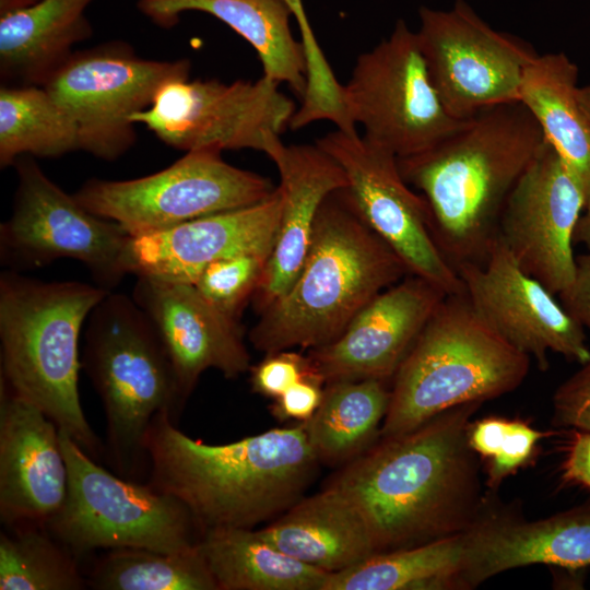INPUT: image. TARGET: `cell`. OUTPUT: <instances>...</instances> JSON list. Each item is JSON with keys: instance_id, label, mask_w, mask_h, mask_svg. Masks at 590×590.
<instances>
[{"instance_id": "cell-1", "label": "cell", "mask_w": 590, "mask_h": 590, "mask_svg": "<svg viewBox=\"0 0 590 590\" xmlns=\"http://www.w3.org/2000/svg\"><path fill=\"white\" fill-rule=\"evenodd\" d=\"M480 405L456 406L381 438L327 483L358 514L376 553L459 534L480 521L477 463L468 440Z\"/></svg>"}, {"instance_id": "cell-2", "label": "cell", "mask_w": 590, "mask_h": 590, "mask_svg": "<svg viewBox=\"0 0 590 590\" xmlns=\"http://www.w3.org/2000/svg\"><path fill=\"white\" fill-rule=\"evenodd\" d=\"M145 448L148 483L179 499L201 534L275 519L303 497L320 464L304 423L211 445L182 433L164 411L153 418Z\"/></svg>"}, {"instance_id": "cell-3", "label": "cell", "mask_w": 590, "mask_h": 590, "mask_svg": "<svg viewBox=\"0 0 590 590\" xmlns=\"http://www.w3.org/2000/svg\"><path fill=\"white\" fill-rule=\"evenodd\" d=\"M543 132L521 102L486 107L432 148L398 158L426 200L435 240L457 269L481 264L506 201L541 149Z\"/></svg>"}, {"instance_id": "cell-4", "label": "cell", "mask_w": 590, "mask_h": 590, "mask_svg": "<svg viewBox=\"0 0 590 590\" xmlns=\"http://www.w3.org/2000/svg\"><path fill=\"white\" fill-rule=\"evenodd\" d=\"M363 221L345 187L322 202L305 261L290 287L248 333L264 354L332 342L374 297L409 275Z\"/></svg>"}, {"instance_id": "cell-5", "label": "cell", "mask_w": 590, "mask_h": 590, "mask_svg": "<svg viewBox=\"0 0 590 590\" xmlns=\"http://www.w3.org/2000/svg\"><path fill=\"white\" fill-rule=\"evenodd\" d=\"M107 293L78 281L45 282L7 269L0 274V380L94 460L105 449L80 401V337Z\"/></svg>"}, {"instance_id": "cell-6", "label": "cell", "mask_w": 590, "mask_h": 590, "mask_svg": "<svg viewBox=\"0 0 590 590\" xmlns=\"http://www.w3.org/2000/svg\"><path fill=\"white\" fill-rule=\"evenodd\" d=\"M106 417L105 456L115 473L141 481L149 474L145 438L153 418L179 415L172 362L163 341L132 296L108 292L92 309L80 355Z\"/></svg>"}, {"instance_id": "cell-7", "label": "cell", "mask_w": 590, "mask_h": 590, "mask_svg": "<svg viewBox=\"0 0 590 590\" xmlns=\"http://www.w3.org/2000/svg\"><path fill=\"white\" fill-rule=\"evenodd\" d=\"M530 357L495 332L464 293L447 295L392 378L379 435L411 432L440 413L517 389Z\"/></svg>"}, {"instance_id": "cell-8", "label": "cell", "mask_w": 590, "mask_h": 590, "mask_svg": "<svg viewBox=\"0 0 590 590\" xmlns=\"http://www.w3.org/2000/svg\"><path fill=\"white\" fill-rule=\"evenodd\" d=\"M59 437L68 492L45 527L75 557L97 548L173 553L198 545L201 532L179 499L109 472L60 429Z\"/></svg>"}, {"instance_id": "cell-9", "label": "cell", "mask_w": 590, "mask_h": 590, "mask_svg": "<svg viewBox=\"0 0 590 590\" xmlns=\"http://www.w3.org/2000/svg\"><path fill=\"white\" fill-rule=\"evenodd\" d=\"M12 212L0 225V260L23 272L67 258L83 263L94 283L110 292L133 274L132 236L118 223L86 210L31 157L14 163Z\"/></svg>"}, {"instance_id": "cell-10", "label": "cell", "mask_w": 590, "mask_h": 590, "mask_svg": "<svg viewBox=\"0 0 590 590\" xmlns=\"http://www.w3.org/2000/svg\"><path fill=\"white\" fill-rule=\"evenodd\" d=\"M342 104L347 122L398 158L421 153L465 120L449 114L430 79L417 33L399 20L389 35L361 54Z\"/></svg>"}, {"instance_id": "cell-11", "label": "cell", "mask_w": 590, "mask_h": 590, "mask_svg": "<svg viewBox=\"0 0 590 590\" xmlns=\"http://www.w3.org/2000/svg\"><path fill=\"white\" fill-rule=\"evenodd\" d=\"M221 152L189 151L167 168L135 179H90L73 196L135 237L249 206L275 191L269 178L228 164Z\"/></svg>"}, {"instance_id": "cell-12", "label": "cell", "mask_w": 590, "mask_h": 590, "mask_svg": "<svg viewBox=\"0 0 590 590\" xmlns=\"http://www.w3.org/2000/svg\"><path fill=\"white\" fill-rule=\"evenodd\" d=\"M296 109L280 84L264 75L232 83L180 76L165 82L131 121L186 152L251 149L269 156Z\"/></svg>"}, {"instance_id": "cell-13", "label": "cell", "mask_w": 590, "mask_h": 590, "mask_svg": "<svg viewBox=\"0 0 590 590\" xmlns=\"http://www.w3.org/2000/svg\"><path fill=\"white\" fill-rule=\"evenodd\" d=\"M316 143L342 167L345 191L358 214L410 274L427 280L447 295L464 293L460 276L435 240L428 204L403 179L398 157L357 131L337 129Z\"/></svg>"}, {"instance_id": "cell-14", "label": "cell", "mask_w": 590, "mask_h": 590, "mask_svg": "<svg viewBox=\"0 0 590 590\" xmlns=\"http://www.w3.org/2000/svg\"><path fill=\"white\" fill-rule=\"evenodd\" d=\"M416 32L433 84L451 116L465 120L477 111L520 102L533 48L485 23L464 0L447 11L420 9Z\"/></svg>"}, {"instance_id": "cell-15", "label": "cell", "mask_w": 590, "mask_h": 590, "mask_svg": "<svg viewBox=\"0 0 590 590\" xmlns=\"http://www.w3.org/2000/svg\"><path fill=\"white\" fill-rule=\"evenodd\" d=\"M188 60L142 59L103 48L70 56L44 83L79 131L80 149L114 161L134 143L131 116L168 80L189 76Z\"/></svg>"}, {"instance_id": "cell-16", "label": "cell", "mask_w": 590, "mask_h": 590, "mask_svg": "<svg viewBox=\"0 0 590 590\" xmlns=\"http://www.w3.org/2000/svg\"><path fill=\"white\" fill-rule=\"evenodd\" d=\"M583 194L554 148L541 149L511 190L497 237L518 266L559 295L574 281V234Z\"/></svg>"}, {"instance_id": "cell-17", "label": "cell", "mask_w": 590, "mask_h": 590, "mask_svg": "<svg viewBox=\"0 0 590 590\" xmlns=\"http://www.w3.org/2000/svg\"><path fill=\"white\" fill-rule=\"evenodd\" d=\"M480 317L505 341L548 367V352L583 364L590 358L585 329L548 288L526 273L496 237L485 261L457 269Z\"/></svg>"}, {"instance_id": "cell-18", "label": "cell", "mask_w": 590, "mask_h": 590, "mask_svg": "<svg viewBox=\"0 0 590 590\" xmlns=\"http://www.w3.org/2000/svg\"><path fill=\"white\" fill-rule=\"evenodd\" d=\"M447 294L409 274L374 297L332 342L307 356L324 384L392 380L416 338Z\"/></svg>"}, {"instance_id": "cell-19", "label": "cell", "mask_w": 590, "mask_h": 590, "mask_svg": "<svg viewBox=\"0 0 590 590\" xmlns=\"http://www.w3.org/2000/svg\"><path fill=\"white\" fill-rule=\"evenodd\" d=\"M135 276L132 298L163 341L182 406L205 370L216 369L227 379L249 371L250 354L238 320L206 302L193 284Z\"/></svg>"}, {"instance_id": "cell-20", "label": "cell", "mask_w": 590, "mask_h": 590, "mask_svg": "<svg viewBox=\"0 0 590 590\" xmlns=\"http://www.w3.org/2000/svg\"><path fill=\"white\" fill-rule=\"evenodd\" d=\"M68 465L59 428L0 380V518L7 528L45 526L62 507Z\"/></svg>"}, {"instance_id": "cell-21", "label": "cell", "mask_w": 590, "mask_h": 590, "mask_svg": "<svg viewBox=\"0 0 590 590\" xmlns=\"http://www.w3.org/2000/svg\"><path fill=\"white\" fill-rule=\"evenodd\" d=\"M279 187L266 200L132 237L134 275L193 284L210 263L239 255L268 257L281 215Z\"/></svg>"}, {"instance_id": "cell-22", "label": "cell", "mask_w": 590, "mask_h": 590, "mask_svg": "<svg viewBox=\"0 0 590 590\" xmlns=\"http://www.w3.org/2000/svg\"><path fill=\"white\" fill-rule=\"evenodd\" d=\"M268 157L280 174L282 206L273 248L251 298L257 314L295 280L307 256L322 202L331 192L346 187L342 167L317 143L282 142Z\"/></svg>"}, {"instance_id": "cell-23", "label": "cell", "mask_w": 590, "mask_h": 590, "mask_svg": "<svg viewBox=\"0 0 590 590\" xmlns=\"http://www.w3.org/2000/svg\"><path fill=\"white\" fill-rule=\"evenodd\" d=\"M464 588L503 571L534 564L563 568L590 565V511L536 521L482 519L467 532Z\"/></svg>"}, {"instance_id": "cell-24", "label": "cell", "mask_w": 590, "mask_h": 590, "mask_svg": "<svg viewBox=\"0 0 590 590\" xmlns=\"http://www.w3.org/2000/svg\"><path fill=\"white\" fill-rule=\"evenodd\" d=\"M259 532L283 553L329 574L376 553L358 514L328 486L302 497Z\"/></svg>"}, {"instance_id": "cell-25", "label": "cell", "mask_w": 590, "mask_h": 590, "mask_svg": "<svg viewBox=\"0 0 590 590\" xmlns=\"http://www.w3.org/2000/svg\"><path fill=\"white\" fill-rule=\"evenodd\" d=\"M141 11L163 25L186 11L211 14L227 24L257 51L263 75L285 83L300 101L307 88V63L302 42L294 38L284 0H139Z\"/></svg>"}, {"instance_id": "cell-26", "label": "cell", "mask_w": 590, "mask_h": 590, "mask_svg": "<svg viewBox=\"0 0 590 590\" xmlns=\"http://www.w3.org/2000/svg\"><path fill=\"white\" fill-rule=\"evenodd\" d=\"M578 67L564 52L536 55L526 68L520 102L590 203V120L578 98ZM585 210V209H583Z\"/></svg>"}, {"instance_id": "cell-27", "label": "cell", "mask_w": 590, "mask_h": 590, "mask_svg": "<svg viewBox=\"0 0 590 590\" xmlns=\"http://www.w3.org/2000/svg\"><path fill=\"white\" fill-rule=\"evenodd\" d=\"M92 1L37 0L2 11L1 73L44 84L90 32L84 13Z\"/></svg>"}, {"instance_id": "cell-28", "label": "cell", "mask_w": 590, "mask_h": 590, "mask_svg": "<svg viewBox=\"0 0 590 590\" xmlns=\"http://www.w3.org/2000/svg\"><path fill=\"white\" fill-rule=\"evenodd\" d=\"M198 546L217 590H323L329 575L283 553L259 530L211 529Z\"/></svg>"}, {"instance_id": "cell-29", "label": "cell", "mask_w": 590, "mask_h": 590, "mask_svg": "<svg viewBox=\"0 0 590 590\" xmlns=\"http://www.w3.org/2000/svg\"><path fill=\"white\" fill-rule=\"evenodd\" d=\"M389 400L390 389L382 380L326 384L319 408L304 422L319 463L344 465L373 446L380 433Z\"/></svg>"}, {"instance_id": "cell-30", "label": "cell", "mask_w": 590, "mask_h": 590, "mask_svg": "<svg viewBox=\"0 0 590 590\" xmlns=\"http://www.w3.org/2000/svg\"><path fill=\"white\" fill-rule=\"evenodd\" d=\"M465 532L375 553L347 569L329 574L323 590L463 589Z\"/></svg>"}, {"instance_id": "cell-31", "label": "cell", "mask_w": 590, "mask_h": 590, "mask_svg": "<svg viewBox=\"0 0 590 590\" xmlns=\"http://www.w3.org/2000/svg\"><path fill=\"white\" fill-rule=\"evenodd\" d=\"M80 149L79 131L67 110L43 86L0 90V165L22 155L57 157Z\"/></svg>"}, {"instance_id": "cell-32", "label": "cell", "mask_w": 590, "mask_h": 590, "mask_svg": "<svg viewBox=\"0 0 590 590\" xmlns=\"http://www.w3.org/2000/svg\"><path fill=\"white\" fill-rule=\"evenodd\" d=\"M86 581L98 590H217L198 545L173 553L113 548L95 564Z\"/></svg>"}, {"instance_id": "cell-33", "label": "cell", "mask_w": 590, "mask_h": 590, "mask_svg": "<svg viewBox=\"0 0 590 590\" xmlns=\"http://www.w3.org/2000/svg\"><path fill=\"white\" fill-rule=\"evenodd\" d=\"M0 534L1 590H82L76 557L45 526L8 528Z\"/></svg>"}, {"instance_id": "cell-34", "label": "cell", "mask_w": 590, "mask_h": 590, "mask_svg": "<svg viewBox=\"0 0 590 590\" xmlns=\"http://www.w3.org/2000/svg\"><path fill=\"white\" fill-rule=\"evenodd\" d=\"M544 434L524 422L487 417L470 424L471 449L487 459L489 485L496 487L505 477L527 463Z\"/></svg>"}, {"instance_id": "cell-35", "label": "cell", "mask_w": 590, "mask_h": 590, "mask_svg": "<svg viewBox=\"0 0 590 590\" xmlns=\"http://www.w3.org/2000/svg\"><path fill=\"white\" fill-rule=\"evenodd\" d=\"M268 257L239 255L206 266L193 282L200 295L226 316L238 320L251 300Z\"/></svg>"}, {"instance_id": "cell-36", "label": "cell", "mask_w": 590, "mask_h": 590, "mask_svg": "<svg viewBox=\"0 0 590 590\" xmlns=\"http://www.w3.org/2000/svg\"><path fill=\"white\" fill-rule=\"evenodd\" d=\"M295 17L300 33L307 63L306 96L314 103L323 104L335 99L341 84L327 61L306 15L303 0H284Z\"/></svg>"}, {"instance_id": "cell-37", "label": "cell", "mask_w": 590, "mask_h": 590, "mask_svg": "<svg viewBox=\"0 0 590 590\" xmlns=\"http://www.w3.org/2000/svg\"><path fill=\"white\" fill-rule=\"evenodd\" d=\"M252 392L275 399L303 378L316 374L307 355L294 350L267 353L249 369Z\"/></svg>"}, {"instance_id": "cell-38", "label": "cell", "mask_w": 590, "mask_h": 590, "mask_svg": "<svg viewBox=\"0 0 590 590\" xmlns=\"http://www.w3.org/2000/svg\"><path fill=\"white\" fill-rule=\"evenodd\" d=\"M553 405L556 425L590 432V358L557 388Z\"/></svg>"}, {"instance_id": "cell-39", "label": "cell", "mask_w": 590, "mask_h": 590, "mask_svg": "<svg viewBox=\"0 0 590 590\" xmlns=\"http://www.w3.org/2000/svg\"><path fill=\"white\" fill-rule=\"evenodd\" d=\"M324 385L317 374L303 378L273 399L270 405L272 415L280 422H307L321 403Z\"/></svg>"}, {"instance_id": "cell-40", "label": "cell", "mask_w": 590, "mask_h": 590, "mask_svg": "<svg viewBox=\"0 0 590 590\" xmlns=\"http://www.w3.org/2000/svg\"><path fill=\"white\" fill-rule=\"evenodd\" d=\"M558 296L568 314L590 331V251L576 257L574 281Z\"/></svg>"}, {"instance_id": "cell-41", "label": "cell", "mask_w": 590, "mask_h": 590, "mask_svg": "<svg viewBox=\"0 0 590 590\" xmlns=\"http://www.w3.org/2000/svg\"><path fill=\"white\" fill-rule=\"evenodd\" d=\"M563 479L590 488V432L575 433L563 464Z\"/></svg>"}, {"instance_id": "cell-42", "label": "cell", "mask_w": 590, "mask_h": 590, "mask_svg": "<svg viewBox=\"0 0 590 590\" xmlns=\"http://www.w3.org/2000/svg\"><path fill=\"white\" fill-rule=\"evenodd\" d=\"M574 243L582 245L587 251H590V203L585 208L577 223Z\"/></svg>"}, {"instance_id": "cell-43", "label": "cell", "mask_w": 590, "mask_h": 590, "mask_svg": "<svg viewBox=\"0 0 590 590\" xmlns=\"http://www.w3.org/2000/svg\"><path fill=\"white\" fill-rule=\"evenodd\" d=\"M578 98L590 120V84L578 88Z\"/></svg>"}, {"instance_id": "cell-44", "label": "cell", "mask_w": 590, "mask_h": 590, "mask_svg": "<svg viewBox=\"0 0 590 590\" xmlns=\"http://www.w3.org/2000/svg\"><path fill=\"white\" fill-rule=\"evenodd\" d=\"M37 0H19V7H22V5H25V4H30L32 2H35Z\"/></svg>"}]
</instances>
